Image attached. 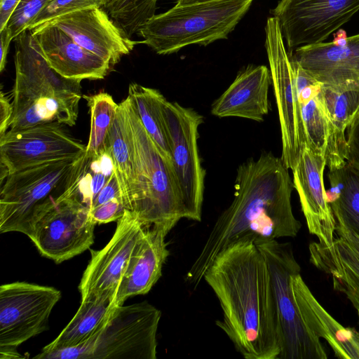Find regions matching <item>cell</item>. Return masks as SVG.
<instances>
[{
    "label": "cell",
    "mask_w": 359,
    "mask_h": 359,
    "mask_svg": "<svg viewBox=\"0 0 359 359\" xmlns=\"http://www.w3.org/2000/svg\"><path fill=\"white\" fill-rule=\"evenodd\" d=\"M288 170L280 158L266 151L238 166L233 199L217 217L186 273V281L194 288L230 244L245 237L272 240L297 235L302 224L292 211L294 187Z\"/></svg>",
    "instance_id": "1"
},
{
    "label": "cell",
    "mask_w": 359,
    "mask_h": 359,
    "mask_svg": "<svg viewBox=\"0 0 359 359\" xmlns=\"http://www.w3.org/2000/svg\"><path fill=\"white\" fill-rule=\"evenodd\" d=\"M250 237L223 249L204 274L222 311L216 325L245 359H278V319L266 262Z\"/></svg>",
    "instance_id": "2"
},
{
    "label": "cell",
    "mask_w": 359,
    "mask_h": 359,
    "mask_svg": "<svg viewBox=\"0 0 359 359\" xmlns=\"http://www.w3.org/2000/svg\"><path fill=\"white\" fill-rule=\"evenodd\" d=\"M15 82L13 116L8 130L39 124H76L81 80L62 77L48 65L33 43L29 30L14 39Z\"/></svg>",
    "instance_id": "3"
},
{
    "label": "cell",
    "mask_w": 359,
    "mask_h": 359,
    "mask_svg": "<svg viewBox=\"0 0 359 359\" xmlns=\"http://www.w3.org/2000/svg\"><path fill=\"white\" fill-rule=\"evenodd\" d=\"M123 102L133 149L135 187L130 210L144 226L170 232L181 219H187L172 163L163 156L143 126L129 97Z\"/></svg>",
    "instance_id": "4"
},
{
    "label": "cell",
    "mask_w": 359,
    "mask_h": 359,
    "mask_svg": "<svg viewBox=\"0 0 359 359\" xmlns=\"http://www.w3.org/2000/svg\"><path fill=\"white\" fill-rule=\"evenodd\" d=\"M253 0H212L177 5L155 14L137 32L142 43L158 55L191 45L208 46L226 39Z\"/></svg>",
    "instance_id": "5"
},
{
    "label": "cell",
    "mask_w": 359,
    "mask_h": 359,
    "mask_svg": "<svg viewBox=\"0 0 359 359\" xmlns=\"http://www.w3.org/2000/svg\"><path fill=\"white\" fill-rule=\"evenodd\" d=\"M84 154L8 174L1 187L0 233L29 237L36 218L69 187Z\"/></svg>",
    "instance_id": "6"
},
{
    "label": "cell",
    "mask_w": 359,
    "mask_h": 359,
    "mask_svg": "<svg viewBox=\"0 0 359 359\" xmlns=\"http://www.w3.org/2000/svg\"><path fill=\"white\" fill-rule=\"evenodd\" d=\"M269 267L276 304L280 354L278 359H326L320 339L305 324L292 294L290 278L301 267L290 243L255 239Z\"/></svg>",
    "instance_id": "7"
},
{
    "label": "cell",
    "mask_w": 359,
    "mask_h": 359,
    "mask_svg": "<svg viewBox=\"0 0 359 359\" xmlns=\"http://www.w3.org/2000/svg\"><path fill=\"white\" fill-rule=\"evenodd\" d=\"M265 48L280 123L282 159L285 165L293 170L306 143L302 118L293 63L287 50L278 19L266 20Z\"/></svg>",
    "instance_id": "8"
},
{
    "label": "cell",
    "mask_w": 359,
    "mask_h": 359,
    "mask_svg": "<svg viewBox=\"0 0 359 359\" xmlns=\"http://www.w3.org/2000/svg\"><path fill=\"white\" fill-rule=\"evenodd\" d=\"M159 309L147 301L118 305L88 341L90 359H156Z\"/></svg>",
    "instance_id": "9"
},
{
    "label": "cell",
    "mask_w": 359,
    "mask_h": 359,
    "mask_svg": "<svg viewBox=\"0 0 359 359\" xmlns=\"http://www.w3.org/2000/svg\"><path fill=\"white\" fill-rule=\"evenodd\" d=\"M171 162L182 192L187 219L201 220L205 171L199 155L198 128L203 116L192 108L167 100L163 108Z\"/></svg>",
    "instance_id": "10"
},
{
    "label": "cell",
    "mask_w": 359,
    "mask_h": 359,
    "mask_svg": "<svg viewBox=\"0 0 359 359\" xmlns=\"http://www.w3.org/2000/svg\"><path fill=\"white\" fill-rule=\"evenodd\" d=\"M95 225L87 206L63 194L36 218L29 238L42 256L60 264L90 248Z\"/></svg>",
    "instance_id": "11"
},
{
    "label": "cell",
    "mask_w": 359,
    "mask_h": 359,
    "mask_svg": "<svg viewBox=\"0 0 359 359\" xmlns=\"http://www.w3.org/2000/svg\"><path fill=\"white\" fill-rule=\"evenodd\" d=\"M62 297L54 287L16 281L0 287V348H17L48 329Z\"/></svg>",
    "instance_id": "12"
},
{
    "label": "cell",
    "mask_w": 359,
    "mask_h": 359,
    "mask_svg": "<svg viewBox=\"0 0 359 359\" xmlns=\"http://www.w3.org/2000/svg\"><path fill=\"white\" fill-rule=\"evenodd\" d=\"M359 11V0H280L271 10L290 50L323 42Z\"/></svg>",
    "instance_id": "13"
},
{
    "label": "cell",
    "mask_w": 359,
    "mask_h": 359,
    "mask_svg": "<svg viewBox=\"0 0 359 359\" xmlns=\"http://www.w3.org/2000/svg\"><path fill=\"white\" fill-rule=\"evenodd\" d=\"M65 126L53 122L8 130L0 137L1 163L10 174L37 164L81 156L86 145Z\"/></svg>",
    "instance_id": "14"
},
{
    "label": "cell",
    "mask_w": 359,
    "mask_h": 359,
    "mask_svg": "<svg viewBox=\"0 0 359 359\" xmlns=\"http://www.w3.org/2000/svg\"><path fill=\"white\" fill-rule=\"evenodd\" d=\"M116 222L108 243L99 250H90V261L78 287L81 297L117 292L144 226L129 210Z\"/></svg>",
    "instance_id": "15"
},
{
    "label": "cell",
    "mask_w": 359,
    "mask_h": 359,
    "mask_svg": "<svg viewBox=\"0 0 359 359\" xmlns=\"http://www.w3.org/2000/svg\"><path fill=\"white\" fill-rule=\"evenodd\" d=\"M49 23L59 27L79 45L111 66L129 54L135 41L128 37L101 7H88L59 16Z\"/></svg>",
    "instance_id": "16"
},
{
    "label": "cell",
    "mask_w": 359,
    "mask_h": 359,
    "mask_svg": "<svg viewBox=\"0 0 359 359\" xmlns=\"http://www.w3.org/2000/svg\"><path fill=\"white\" fill-rule=\"evenodd\" d=\"M325 167V156L314 154L304 144L292 171L309 233L316 236L321 245L330 247L335 237L336 219L324 185Z\"/></svg>",
    "instance_id": "17"
},
{
    "label": "cell",
    "mask_w": 359,
    "mask_h": 359,
    "mask_svg": "<svg viewBox=\"0 0 359 359\" xmlns=\"http://www.w3.org/2000/svg\"><path fill=\"white\" fill-rule=\"evenodd\" d=\"M33 43L55 72L70 79H102L111 65L59 27L46 22L29 30Z\"/></svg>",
    "instance_id": "18"
},
{
    "label": "cell",
    "mask_w": 359,
    "mask_h": 359,
    "mask_svg": "<svg viewBox=\"0 0 359 359\" xmlns=\"http://www.w3.org/2000/svg\"><path fill=\"white\" fill-rule=\"evenodd\" d=\"M334 243L326 247L320 243H310V262L330 275L333 288L345 294L357 310L359 309V236L336 221Z\"/></svg>",
    "instance_id": "19"
},
{
    "label": "cell",
    "mask_w": 359,
    "mask_h": 359,
    "mask_svg": "<svg viewBox=\"0 0 359 359\" xmlns=\"http://www.w3.org/2000/svg\"><path fill=\"white\" fill-rule=\"evenodd\" d=\"M320 97L329 124L325 159L329 172L342 168L346 163V132L359 118V79L336 83H322Z\"/></svg>",
    "instance_id": "20"
},
{
    "label": "cell",
    "mask_w": 359,
    "mask_h": 359,
    "mask_svg": "<svg viewBox=\"0 0 359 359\" xmlns=\"http://www.w3.org/2000/svg\"><path fill=\"white\" fill-rule=\"evenodd\" d=\"M269 69L249 65L241 69L227 89L214 101L211 114L219 118L241 117L261 122L269 114Z\"/></svg>",
    "instance_id": "21"
},
{
    "label": "cell",
    "mask_w": 359,
    "mask_h": 359,
    "mask_svg": "<svg viewBox=\"0 0 359 359\" xmlns=\"http://www.w3.org/2000/svg\"><path fill=\"white\" fill-rule=\"evenodd\" d=\"M168 233L160 227L144 226L117 289L118 305L129 297L148 293L158 280L170 255L165 242Z\"/></svg>",
    "instance_id": "22"
},
{
    "label": "cell",
    "mask_w": 359,
    "mask_h": 359,
    "mask_svg": "<svg viewBox=\"0 0 359 359\" xmlns=\"http://www.w3.org/2000/svg\"><path fill=\"white\" fill-rule=\"evenodd\" d=\"M300 271L291 276L290 284L305 324L314 335L327 341L335 357L359 359V332L344 327L325 310L303 280Z\"/></svg>",
    "instance_id": "23"
},
{
    "label": "cell",
    "mask_w": 359,
    "mask_h": 359,
    "mask_svg": "<svg viewBox=\"0 0 359 359\" xmlns=\"http://www.w3.org/2000/svg\"><path fill=\"white\" fill-rule=\"evenodd\" d=\"M290 53L320 83L359 79V34L348 37L341 46L320 42L297 47Z\"/></svg>",
    "instance_id": "24"
},
{
    "label": "cell",
    "mask_w": 359,
    "mask_h": 359,
    "mask_svg": "<svg viewBox=\"0 0 359 359\" xmlns=\"http://www.w3.org/2000/svg\"><path fill=\"white\" fill-rule=\"evenodd\" d=\"M114 292L93 294L81 297L79 309L59 335L42 351L83 344L106 324L118 304Z\"/></svg>",
    "instance_id": "25"
},
{
    "label": "cell",
    "mask_w": 359,
    "mask_h": 359,
    "mask_svg": "<svg viewBox=\"0 0 359 359\" xmlns=\"http://www.w3.org/2000/svg\"><path fill=\"white\" fill-rule=\"evenodd\" d=\"M107 147L112 154L115 172L119 181L126 206L130 210L135 187L133 149L130 126L123 101L118 104L116 117L109 129Z\"/></svg>",
    "instance_id": "26"
},
{
    "label": "cell",
    "mask_w": 359,
    "mask_h": 359,
    "mask_svg": "<svg viewBox=\"0 0 359 359\" xmlns=\"http://www.w3.org/2000/svg\"><path fill=\"white\" fill-rule=\"evenodd\" d=\"M128 97L161 153L171 161L169 137L163 114L167 99L159 90L136 83L129 85Z\"/></svg>",
    "instance_id": "27"
},
{
    "label": "cell",
    "mask_w": 359,
    "mask_h": 359,
    "mask_svg": "<svg viewBox=\"0 0 359 359\" xmlns=\"http://www.w3.org/2000/svg\"><path fill=\"white\" fill-rule=\"evenodd\" d=\"M114 171V161L108 147L98 156L88 157L85 153L65 194L76 198L90 209Z\"/></svg>",
    "instance_id": "28"
},
{
    "label": "cell",
    "mask_w": 359,
    "mask_h": 359,
    "mask_svg": "<svg viewBox=\"0 0 359 359\" xmlns=\"http://www.w3.org/2000/svg\"><path fill=\"white\" fill-rule=\"evenodd\" d=\"M84 98L90 111V130L86 155L88 157L98 156L107 150V135L118 104L107 93L84 95Z\"/></svg>",
    "instance_id": "29"
},
{
    "label": "cell",
    "mask_w": 359,
    "mask_h": 359,
    "mask_svg": "<svg viewBox=\"0 0 359 359\" xmlns=\"http://www.w3.org/2000/svg\"><path fill=\"white\" fill-rule=\"evenodd\" d=\"M337 171L339 191L330 205L336 221L359 236V171L347 162Z\"/></svg>",
    "instance_id": "30"
},
{
    "label": "cell",
    "mask_w": 359,
    "mask_h": 359,
    "mask_svg": "<svg viewBox=\"0 0 359 359\" xmlns=\"http://www.w3.org/2000/svg\"><path fill=\"white\" fill-rule=\"evenodd\" d=\"M300 108L306 133V145L314 154L325 156L329 124L320 90L312 97L301 102Z\"/></svg>",
    "instance_id": "31"
},
{
    "label": "cell",
    "mask_w": 359,
    "mask_h": 359,
    "mask_svg": "<svg viewBox=\"0 0 359 359\" xmlns=\"http://www.w3.org/2000/svg\"><path fill=\"white\" fill-rule=\"evenodd\" d=\"M107 0H53L35 18L27 30L76 11L93 6H104Z\"/></svg>",
    "instance_id": "32"
},
{
    "label": "cell",
    "mask_w": 359,
    "mask_h": 359,
    "mask_svg": "<svg viewBox=\"0 0 359 359\" xmlns=\"http://www.w3.org/2000/svg\"><path fill=\"white\" fill-rule=\"evenodd\" d=\"M53 0H21L11 15L7 26L13 39L27 30L35 18Z\"/></svg>",
    "instance_id": "33"
},
{
    "label": "cell",
    "mask_w": 359,
    "mask_h": 359,
    "mask_svg": "<svg viewBox=\"0 0 359 359\" xmlns=\"http://www.w3.org/2000/svg\"><path fill=\"white\" fill-rule=\"evenodd\" d=\"M126 208L122 198L109 200L90 210V215L95 224H107L118 221L123 215Z\"/></svg>",
    "instance_id": "34"
},
{
    "label": "cell",
    "mask_w": 359,
    "mask_h": 359,
    "mask_svg": "<svg viewBox=\"0 0 359 359\" xmlns=\"http://www.w3.org/2000/svg\"><path fill=\"white\" fill-rule=\"evenodd\" d=\"M119 8L141 19H148L155 15L158 0H112Z\"/></svg>",
    "instance_id": "35"
},
{
    "label": "cell",
    "mask_w": 359,
    "mask_h": 359,
    "mask_svg": "<svg viewBox=\"0 0 359 359\" xmlns=\"http://www.w3.org/2000/svg\"><path fill=\"white\" fill-rule=\"evenodd\" d=\"M346 162L359 171V118L347 130Z\"/></svg>",
    "instance_id": "36"
},
{
    "label": "cell",
    "mask_w": 359,
    "mask_h": 359,
    "mask_svg": "<svg viewBox=\"0 0 359 359\" xmlns=\"http://www.w3.org/2000/svg\"><path fill=\"white\" fill-rule=\"evenodd\" d=\"M116 198H122L124 201L119 181L114 171L104 187L98 194L92 207L89 210Z\"/></svg>",
    "instance_id": "37"
},
{
    "label": "cell",
    "mask_w": 359,
    "mask_h": 359,
    "mask_svg": "<svg viewBox=\"0 0 359 359\" xmlns=\"http://www.w3.org/2000/svg\"><path fill=\"white\" fill-rule=\"evenodd\" d=\"M13 111L12 102H10L9 99L1 90L0 95V137L9 130Z\"/></svg>",
    "instance_id": "38"
},
{
    "label": "cell",
    "mask_w": 359,
    "mask_h": 359,
    "mask_svg": "<svg viewBox=\"0 0 359 359\" xmlns=\"http://www.w3.org/2000/svg\"><path fill=\"white\" fill-rule=\"evenodd\" d=\"M21 0H0V31L3 30Z\"/></svg>",
    "instance_id": "39"
},
{
    "label": "cell",
    "mask_w": 359,
    "mask_h": 359,
    "mask_svg": "<svg viewBox=\"0 0 359 359\" xmlns=\"http://www.w3.org/2000/svg\"><path fill=\"white\" fill-rule=\"evenodd\" d=\"M13 39L10 29L5 27L0 31V72H2L6 67L7 55L11 41Z\"/></svg>",
    "instance_id": "40"
},
{
    "label": "cell",
    "mask_w": 359,
    "mask_h": 359,
    "mask_svg": "<svg viewBox=\"0 0 359 359\" xmlns=\"http://www.w3.org/2000/svg\"><path fill=\"white\" fill-rule=\"evenodd\" d=\"M1 359L24 358L17 348H0Z\"/></svg>",
    "instance_id": "41"
},
{
    "label": "cell",
    "mask_w": 359,
    "mask_h": 359,
    "mask_svg": "<svg viewBox=\"0 0 359 359\" xmlns=\"http://www.w3.org/2000/svg\"><path fill=\"white\" fill-rule=\"evenodd\" d=\"M212 0H176V4L177 5H184V4H191L199 2H204Z\"/></svg>",
    "instance_id": "42"
},
{
    "label": "cell",
    "mask_w": 359,
    "mask_h": 359,
    "mask_svg": "<svg viewBox=\"0 0 359 359\" xmlns=\"http://www.w3.org/2000/svg\"><path fill=\"white\" fill-rule=\"evenodd\" d=\"M357 313H358V322H359V309H357Z\"/></svg>",
    "instance_id": "43"
}]
</instances>
